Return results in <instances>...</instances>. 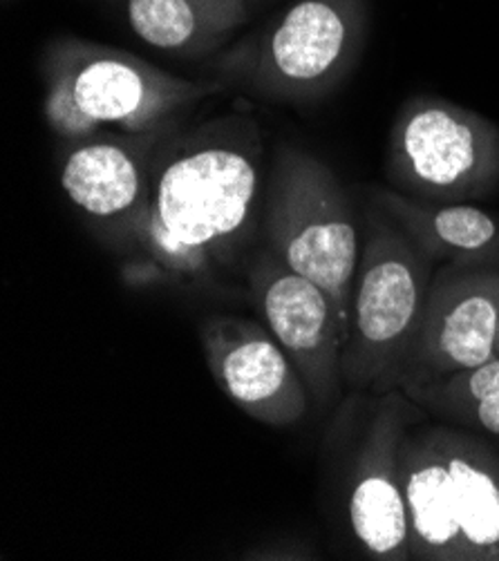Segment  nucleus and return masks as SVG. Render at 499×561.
<instances>
[{
	"label": "nucleus",
	"instance_id": "f257e3e1",
	"mask_svg": "<svg viewBox=\"0 0 499 561\" xmlns=\"http://www.w3.org/2000/svg\"><path fill=\"white\" fill-rule=\"evenodd\" d=\"M262 159L260 124L245 112L161 139L139 268L197 277L225 262L253 227Z\"/></svg>",
	"mask_w": 499,
	"mask_h": 561
},
{
	"label": "nucleus",
	"instance_id": "f03ea898",
	"mask_svg": "<svg viewBox=\"0 0 499 561\" xmlns=\"http://www.w3.org/2000/svg\"><path fill=\"white\" fill-rule=\"evenodd\" d=\"M41 79L43 117L68 144L101 133H159L204 99L227 92L211 77L186 79L133 51L70 34L45 45Z\"/></svg>",
	"mask_w": 499,
	"mask_h": 561
},
{
	"label": "nucleus",
	"instance_id": "7ed1b4c3",
	"mask_svg": "<svg viewBox=\"0 0 499 561\" xmlns=\"http://www.w3.org/2000/svg\"><path fill=\"white\" fill-rule=\"evenodd\" d=\"M412 561H499V450L470 430L415 421L399 450Z\"/></svg>",
	"mask_w": 499,
	"mask_h": 561
},
{
	"label": "nucleus",
	"instance_id": "20e7f679",
	"mask_svg": "<svg viewBox=\"0 0 499 561\" xmlns=\"http://www.w3.org/2000/svg\"><path fill=\"white\" fill-rule=\"evenodd\" d=\"M367 0H294L269 23L208 59L206 77L269 103H318L361 61Z\"/></svg>",
	"mask_w": 499,
	"mask_h": 561
},
{
	"label": "nucleus",
	"instance_id": "39448f33",
	"mask_svg": "<svg viewBox=\"0 0 499 561\" xmlns=\"http://www.w3.org/2000/svg\"><path fill=\"white\" fill-rule=\"evenodd\" d=\"M434 271L436 264L367 199L350 331L343 347V385L348 391L376 397L399 389Z\"/></svg>",
	"mask_w": 499,
	"mask_h": 561
},
{
	"label": "nucleus",
	"instance_id": "423d86ee",
	"mask_svg": "<svg viewBox=\"0 0 499 561\" xmlns=\"http://www.w3.org/2000/svg\"><path fill=\"white\" fill-rule=\"evenodd\" d=\"M266 247L334 300L348 341L363 233L331 168L292 144L273 152L264 193Z\"/></svg>",
	"mask_w": 499,
	"mask_h": 561
},
{
	"label": "nucleus",
	"instance_id": "0eeeda50",
	"mask_svg": "<svg viewBox=\"0 0 499 561\" xmlns=\"http://www.w3.org/2000/svg\"><path fill=\"white\" fill-rule=\"evenodd\" d=\"M385 178L412 199L484 202L499 188V126L451 99L415 94L387 135Z\"/></svg>",
	"mask_w": 499,
	"mask_h": 561
},
{
	"label": "nucleus",
	"instance_id": "6e6552de",
	"mask_svg": "<svg viewBox=\"0 0 499 561\" xmlns=\"http://www.w3.org/2000/svg\"><path fill=\"white\" fill-rule=\"evenodd\" d=\"M423 416L401 389L372 397L345 483L348 526L367 559L412 561L399 450L406 430Z\"/></svg>",
	"mask_w": 499,
	"mask_h": 561
},
{
	"label": "nucleus",
	"instance_id": "1a4fd4ad",
	"mask_svg": "<svg viewBox=\"0 0 499 561\" xmlns=\"http://www.w3.org/2000/svg\"><path fill=\"white\" fill-rule=\"evenodd\" d=\"M249 294L262 324L300 371L311 405L327 410L343 397L345 333L325 289L264 247L249 268Z\"/></svg>",
	"mask_w": 499,
	"mask_h": 561
},
{
	"label": "nucleus",
	"instance_id": "9d476101",
	"mask_svg": "<svg viewBox=\"0 0 499 561\" xmlns=\"http://www.w3.org/2000/svg\"><path fill=\"white\" fill-rule=\"evenodd\" d=\"M163 133H101L68 144L61 159L59 184L68 202L115 247H141L152 206V161Z\"/></svg>",
	"mask_w": 499,
	"mask_h": 561
},
{
	"label": "nucleus",
	"instance_id": "9b49d317",
	"mask_svg": "<svg viewBox=\"0 0 499 561\" xmlns=\"http://www.w3.org/2000/svg\"><path fill=\"white\" fill-rule=\"evenodd\" d=\"M497 322L499 266H436L399 389L430 385L495 358Z\"/></svg>",
	"mask_w": 499,
	"mask_h": 561
},
{
	"label": "nucleus",
	"instance_id": "f8f14e48",
	"mask_svg": "<svg viewBox=\"0 0 499 561\" xmlns=\"http://www.w3.org/2000/svg\"><path fill=\"white\" fill-rule=\"evenodd\" d=\"M197 333L211 378L240 412L275 430L307 416L309 389L262 322L213 313L202 318Z\"/></svg>",
	"mask_w": 499,
	"mask_h": 561
},
{
	"label": "nucleus",
	"instance_id": "ddd939ff",
	"mask_svg": "<svg viewBox=\"0 0 499 561\" xmlns=\"http://www.w3.org/2000/svg\"><path fill=\"white\" fill-rule=\"evenodd\" d=\"M436 266H499V217L479 204L423 202L393 188L367 197Z\"/></svg>",
	"mask_w": 499,
	"mask_h": 561
},
{
	"label": "nucleus",
	"instance_id": "4468645a",
	"mask_svg": "<svg viewBox=\"0 0 499 561\" xmlns=\"http://www.w3.org/2000/svg\"><path fill=\"white\" fill-rule=\"evenodd\" d=\"M133 34L178 59H211L247 23L242 0H122Z\"/></svg>",
	"mask_w": 499,
	"mask_h": 561
},
{
	"label": "nucleus",
	"instance_id": "2eb2a0df",
	"mask_svg": "<svg viewBox=\"0 0 499 561\" xmlns=\"http://www.w3.org/2000/svg\"><path fill=\"white\" fill-rule=\"evenodd\" d=\"M436 421L477 432L490 440H499V394H490L479 401L453 408L439 414Z\"/></svg>",
	"mask_w": 499,
	"mask_h": 561
},
{
	"label": "nucleus",
	"instance_id": "dca6fc26",
	"mask_svg": "<svg viewBox=\"0 0 499 561\" xmlns=\"http://www.w3.org/2000/svg\"><path fill=\"white\" fill-rule=\"evenodd\" d=\"M495 356L499 358V322H497V335H495Z\"/></svg>",
	"mask_w": 499,
	"mask_h": 561
},
{
	"label": "nucleus",
	"instance_id": "f3484780",
	"mask_svg": "<svg viewBox=\"0 0 499 561\" xmlns=\"http://www.w3.org/2000/svg\"><path fill=\"white\" fill-rule=\"evenodd\" d=\"M242 3H247V0H242Z\"/></svg>",
	"mask_w": 499,
	"mask_h": 561
}]
</instances>
